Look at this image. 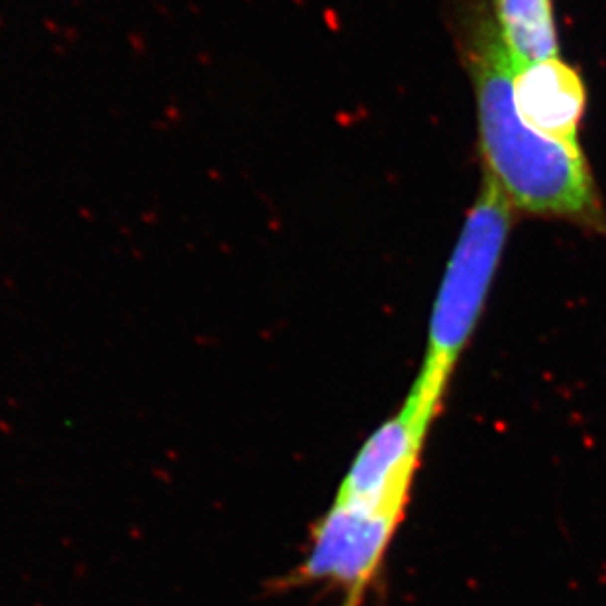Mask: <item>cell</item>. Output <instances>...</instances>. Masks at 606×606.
<instances>
[{"label": "cell", "mask_w": 606, "mask_h": 606, "mask_svg": "<svg viewBox=\"0 0 606 606\" xmlns=\"http://www.w3.org/2000/svg\"><path fill=\"white\" fill-rule=\"evenodd\" d=\"M485 177L512 210L606 236V210L583 145L528 126L512 100V67L490 16H477L465 39Z\"/></svg>", "instance_id": "cell-1"}, {"label": "cell", "mask_w": 606, "mask_h": 606, "mask_svg": "<svg viewBox=\"0 0 606 606\" xmlns=\"http://www.w3.org/2000/svg\"><path fill=\"white\" fill-rule=\"evenodd\" d=\"M512 208L485 177L449 255L428 324L422 369L410 392L442 406L455 367L483 318L506 249Z\"/></svg>", "instance_id": "cell-2"}, {"label": "cell", "mask_w": 606, "mask_h": 606, "mask_svg": "<svg viewBox=\"0 0 606 606\" xmlns=\"http://www.w3.org/2000/svg\"><path fill=\"white\" fill-rule=\"evenodd\" d=\"M404 516L332 502L314 522L306 551L279 589L324 585L344 595L342 606H361Z\"/></svg>", "instance_id": "cell-3"}, {"label": "cell", "mask_w": 606, "mask_h": 606, "mask_svg": "<svg viewBox=\"0 0 606 606\" xmlns=\"http://www.w3.org/2000/svg\"><path fill=\"white\" fill-rule=\"evenodd\" d=\"M438 410L408 394L404 404L359 447L332 502L404 516L424 442Z\"/></svg>", "instance_id": "cell-4"}, {"label": "cell", "mask_w": 606, "mask_h": 606, "mask_svg": "<svg viewBox=\"0 0 606 606\" xmlns=\"http://www.w3.org/2000/svg\"><path fill=\"white\" fill-rule=\"evenodd\" d=\"M587 98L579 69L561 57L512 69V100L520 118L551 139L581 145Z\"/></svg>", "instance_id": "cell-5"}, {"label": "cell", "mask_w": 606, "mask_h": 606, "mask_svg": "<svg viewBox=\"0 0 606 606\" xmlns=\"http://www.w3.org/2000/svg\"><path fill=\"white\" fill-rule=\"evenodd\" d=\"M490 18L512 69L559 57L553 0H492Z\"/></svg>", "instance_id": "cell-6"}]
</instances>
